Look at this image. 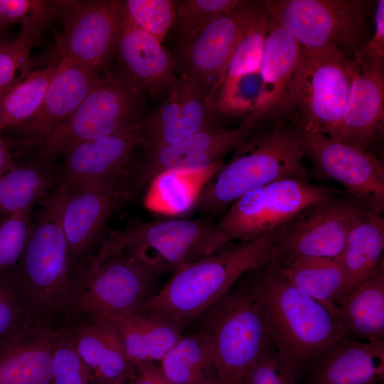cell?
Here are the masks:
<instances>
[{
  "instance_id": "6da1fadb",
  "label": "cell",
  "mask_w": 384,
  "mask_h": 384,
  "mask_svg": "<svg viewBox=\"0 0 384 384\" xmlns=\"http://www.w3.org/2000/svg\"><path fill=\"white\" fill-rule=\"evenodd\" d=\"M64 188L58 184L33 220L17 264L6 272L23 310L25 327L57 330L63 325L71 265L62 225Z\"/></svg>"
},
{
  "instance_id": "7a4b0ae2",
  "label": "cell",
  "mask_w": 384,
  "mask_h": 384,
  "mask_svg": "<svg viewBox=\"0 0 384 384\" xmlns=\"http://www.w3.org/2000/svg\"><path fill=\"white\" fill-rule=\"evenodd\" d=\"M271 342L297 378L346 336L336 304L314 299L284 279L273 264L251 272Z\"/></svg>"
},
{
  "instance_id": "3957f363",
  "label": "cell",
  "mask_w": 384,
  "mask_h": 384,
  "mask_svg": "<svg viewBox=\"0 0 384 384\" xmlns=\"http://www.w3.org/2000/svg\"><path fill=\"white\" fill-rule=\"evenodd\" d=\"M275 261L274 232L222 249L176 270L142 309L171 318L185 329L244 274Z\"/></svg>"
},
{
  "instance_id": "277c9868",
  "label": "cell",
  "mask_w": 384,
  "mask_h": 384,
  "mask_svg": "<svg viewBox=\"0 0 384 384\" xmlns=\"http://www.w3.org/2000/svg\"><path fill=\"white\" fill-rule=\"evenodd\" d=\"M304 151L297 128L280 125L252 134L235 150L202 186L191 209L216 215L247 193L284 178L308 179Z\"/></svg>"
},
{
  "instance_id": "5b68a950",
  "label": "cell",
  "mask_w": 384,
  "mask_h": 384,
  "mask_svg": "<svg viewBox=\"0 0 384 384\" xmlns=\"http://www.w3.org/2000/svg\"><path fill=\"white\" fill-rule=\"evenodd\" d=\"M247 277H240L196 319L223 384H240L249 368L273 346L251 272Z\"/></svg>"
},
{
  "instance_id": "8992f818",
  "label": "cell",
  "mask_w": 384,
  "mask_h": 384,
  "mask_svg": "<svg viewBox=\"0 0 384 384\" xmlns=\"http://www.w3.org/2000/svg\"><path fill=\"white\" fill-rule=\"evenodd\" d=\"M159 277L125 252L94 265L82 260L71 272L62 326L88 319L116 323L154 295Z\"/></svg>"
},
{
  "instance_id": "52a82bcc",
  "label": "cell",
  "mask_w": 384,
  "mask_h": 384,
  "mask_svg": "<svg viewBox=\"0 0 384 384\" xmlns=\"http://www.w3.org/2000/svg\"><path fill=\"white\" fill-rule=\"evenodd\" d=\"M228 242L218 224L209 219L162 218L110 231L86 261L94 265L125 252L160 276L217 252Z\"/></svg>"
},
{
  "instance_id": "ba28073f",
  "label": "cell",
  "mask_w": 384,
  "mask_h": 384,
  "mask_svg": "<svg viewBox=\"0 0 384 384\" xmlns=\"http://www.w3.org/2000/svg\"><path fill=\"white\" fill-rule=\"evenodd\" d=\"M146 93L122 66L100 75L75 112L55 127L39 146L50 161L71 146L119 133L146 116Z\"/></svg>"
},
{
  "instance_id": "9c48e42d",
  "label": "cell",
  "mask_w": 384,
  "mask_h": 384,
  "mask_svg": "<svg viewBox=\"0 0 384 384\" xmlns=\"http://www.w3.org/2000/svg\"><path fill=\"white\" fill-rule=\"evenodd\" d=\"M356 65L341 50L302 48L294 76L289 112L294 110L301 133L339 139L344 109Z\"/></svg>"
},
{
  "instance_id": "30bf717a",
  "label": "cell",
  "mask_w": 384,
  "mask_h": 384,
  "mask_svg": "<svg viewBox=\"0 0 384 384\" xmlns=\"http://www.w3.org/2000/svg\"><path fill=\"white\" fill-rule=\"evenodd\" d=\"M261 3L304 50L334 48L354 56L366 43L368 1L267 0Z\"/></svg>"
},
{
  "instance_id": "8fae6325",
  "label": "cell",
  "mask_w": 384,
  "mask_h": 384,
  "mask_svg": "<svg viewBox=\"0 0 384 384\" xmlns=\"http://www.w3.org/2000/svg\"><path fill=\"white\" fill-rule=\"evenodd\" d=\"M333 197V188L307 179H280L238 198L218 225L229 242H247L276 231L308 207Z\"/></svg>"
},
{
  "instance_id": "7c38bea8",
  "label": "cell",
  "mask_w": 384,
  "mask_h": 384,
  "mask_svg": "<svg viewBox=\"0 0 384 384\" xmlns=\"http://www.w3.org/2000/svg\"><path fill=\"white\" fill-rule=\"evenodd\" d=\"M369 210L353 198L333 197L308 207L274 232V264L299 257H339L352 228Z\"/></svg>"
},
{
  "instance_id": "4fadbf2b",
  "label": "cell",
  "mask_w": 384,
  "mask_h": 384,
  "mask_svg": "<svg viewBox=\"0 0 384 384\" xmlns=\"http://www.w3.org/2000/svg\"><path fill=\"white\" fill-rule=\"evenodd\" d=\"M258 6L257 1H240L196 36L181 38L174 60L178 77L189 80L213 101L233 50Z\"/></svg>"
},
{
  "instance_id": "5bb4252c",
  "label": "cell",
  "mask_w": 384,
  "mask_h": 384,
  "mask_svg": "<svg viewBox=\"0 0 384 384\" xmlns=\"http://www.w3.org/2000/svg\"><path fill=\"white\" fill-rule=\"evenodd\" d=\"M120 1H54L62 31L55 36L58 58L86 64L98 72L115 54Z\"/></svg>"
},
{
  "instance_id": "9a60e30c",
  "label": "cell",
  "mask_w": 384,
  "mask_h": 384,
  "mask_svg": "<svg viewBox=\"0 0 384 384\" xmlns=\"http://www.w3.org/2000/svg\"><path fill=\"white\" fill-rule=\"evenodd\" d=\"M257 125L246 117L235 128L209 127L176 143L144 151L132 175L134 193L162 173L198 172L223 162L228 153L254 134Z\"/></svg>"
},
{
  "instance_id": "2e32d148",
  "label": "cell",
  "mask_w": 384,
  "mask_h": 384,
  "mask_svg": "<svg viewBox=\"0 0 384 384\" xmlns=\"http://www.w3.org/2000/svg\"><path fill=\"white\" fill-rule=\"evenodd\" d=\"M299 133L304 156L318 173L339 183L368 208L382 213L384 170L372 152L322 134Z\"/></svg>"
},
{
  "instance_id": "e0dca14e",
  "label": "cell",
  "mask_w": 384,
  "mask_h": 384,
  "mask_svg": "<svg viewBox=\"0 0 384 384\" xmlns=\"http://www.w3.org/2000/svg\"><path fill=\"white\" fill-rule=\"evenodd\" d=\"M134 194L130 183L124 180L88 181L65 189L62 225L71 272L91 255L111 215Z\"/></svg>"
},
{
  "instance_id": "ac0fdd59",
  "label": "cell",
  "mask_w": 384,
  "mask_h": 384,
  "mask_svg": "<svg viewBox=\"0 0 384 384\" xmlns=\"http://www.w3.org/2000/svg\"><path fill=\"white\" fill-rule=\"evenodd\" d=\"M217 113L213 101L183 77L156 110L137 124L144 151L180 142L209 127H215Z\"/></svg>"
},
{
  "instance_id": "d6986e66",
  "label": "cell",
  "mask_w": 384,
  "mask_h": 384,
  "mask_svg": "<svg viewBox=\"0 0 384 384\" xmlns=\"http://www.w3.org/2000/svg\"><path fill=\"white\" fill-rule=\"evenodd\" d=\"M142 138L137 125L111 135L77 144L63 154L65 164L59 184L68 189L94 181L124 180L132 185Z\"/></svg>"
},
{
  "instance_id": "ffe728a7",
  "label": "cell",
  "mask_w": 384,
  "mask_h": 384,
  "mask_svg": "<svg viewBox=\"0 0 384 384\" xmlns=\"http://www.w3.org/2000/svg\"><path fill=\"white\" fill-rule=\"evenodd\" d=\"M59 59L38 111L16 129L26 145L39 147L52 130L75 112L100 76L86 64Z\"/></svg>"
},
{
  "instance_id": "44dd1931",
  "label": "cell",
  "mask_w": 384,
  "mask_h": 384,
  "mask_svg": "<svg viewBox=\"0 0 384 384\" xmlns=\"http://www.w3.org/2000/svg\"><path fill=\"white\" fill-rule=\"evenodd\" d=\"M115 54L151 98L163 101L178 82L174 60L158 40L132 21L123 1L119 4Z\"/></svg>"
},
{
  "instance_id": "7402d4cb",
  "label": "cell",
  "mask_w": 384,
  "mask_h": 384,
  "mask_svg": "<svg viewBox=\"0 0 384 384\" xmlns=\"http://www.w3.org/2000/svg\"><path fill=\"white\" fill-rule=\"evenodd\" d=\"M301 55L297 40L271 16L260 69L261 95L255 109L247 114L254 120L260 123L289 112L292 82Z\"/></svg>"
},
{
  "instance_id": "603a6c76",
  "label": "cell",
  "mask_w": 384,
  "mask_h": 384,
  "mask_svg": "<svg viewBox=\"0 0 384 384\" xmlns=\"http://www.w3.org/2000/svg\"><path fill=\"white\" fill-rule=\"evenodd\" d=\"M342 119L339 139L370 151L383 134L384 66L357 63Z\"/></svg>"
},
{
  "instance_id": "cb8c5ba5",
  "label": "cell",
  "mask_w": 384,
  "mask_h": 384,
  "mask_svg": "<svg viewBox=\"0 0 384 384\" xmlns=\"http://www.w3.org/2000/svg\"><path fill=\"white\" fill-rule=\"evenodd\" d=\"M57 330L23 328L0 341V384H52Z\"/></svg>"
},
{
  "instance_id": "d4e9b609",
  "label": "cell",
  "mask_w": 384,
  "mask_h": 384,
  "mask_svg": "<svg viewBox=\"0 0 384 384\" xmlns=\"http://www.w3.org/2000/svg\"><path fill=\"white\" fill-rule=\"evenodd\" d=\"M384 378V341L346 336L312 367L306 384H377Z\"/></svg>"
},
{
  "instance_id": "484cf974",
  "label": "cell",
  "mask_w": 384,
  "mask_h": 384,
  "mask_svg": "<svg viewBox=\"0 0 384 384\" xmlns=\"http://www.w3.org/2000/svg\"><path fill=\"white\" fill-rule=\"evenodd\" d=\"M75 348L98 380L128 377L132 370L115 322L81 319L64 326Z\"/></svg>"
},
{
  "instance_id": "4316f807",
  "label": "cell",
  "mask_w": 384,
  "mask_h": 384,
  "mask_svg": "<svg viewBox=\"0 0 384 384\" xmlns=\"http://www.w3.org/2000/svg\"><path fill=\"white\" fill-rule=\"evenodd\" d=\"M116 324L130 363H159L184 329L175 320L142 308L120 318Z\"/></svg>"
},
{
  "instance_id": "83f0119b",
  "label": "cell",
  "mask_w": 384,
  "mask_h": 384,
  "mask_svg": "<svg viewBox=\"0 0 384 384\" xmlns=\"http://www.w3.org/2000/svg\"><path fill=\"white\" fill-rule=\"evenodd\" d=\"M383 250L384 220L381 213L369 210L352 228L339 257L346 277L343 296L383 267Z\"/></svg>"
},
{
  "instance_id": "f1b7e54d",
  "label": "cell",
  "mask_w": 384,
  "mask_h": 384,
  "mask_svg": "<svg viewBox=\"0 0 384 384\" xmlns=\"http://www.w3.org/2000/svg\"><path fill=\"white\" fill-rule=\"evenodd\" d=\"M344 332L365 341H383L384 336L383 267L335 304Z\"/></svg>"
},
{
  "instance_id": "f546056e",
  "label": "cell",
  "mask_w": 384,
  "mask_h": 384,
  "mask_svg": "<svg viewBox=\"0 0 384 384\" xmlns=\"http://www.w3.org/2000/svg\"><path fill=\"white\" fill-rule=\"evenodd\" d=\"M273 265L294 287L314 299L335 304L343 295L346 277L339 257H299Z\"/></svg>"
},
{
  "instance_id": "4dcf8cb0",
  "label": "cell",
  "mask_w": 384,
  "mask_h": 384,
  "mask_svg": "<svg viewBox=\"0 0 384 384\" xmlns=\"http://www.w3.org/2000/svg\"><path fill=\"white\" fill-rule=\"evenodd\" d=\"M59 181L60 176L47 160L16 166L4 174L0 177V222L15 213L31 208Z\"/></svg>"
},
{
  "instance_id": "1f68e13d",
  "label": "cell",
  "mask_w": 384,
  "mask_h": 384,
  "mask_svg": "<svg viewBox=\"0 0 384 384\" xmlns=\"http://www.w3.org/2000/svg\"><path fill=\"white\" fill-rule=\"evenodd\" d=\"M222 162L198 172L168 171L154 178L148 186L146 206L154 211L181 215L190 212L208 178Z\"/></svg>"
},
{
  "instance_id": "d6a6232c",
  "label": "cell",
  "mask_w": 384,
  "mask_h": 384,
  "mask_svg": "<svg viewBox=\"0 0 384 384\" xmlns=\"http://www.w3.org/2000/svg\"><path fill=\"white\" fill-rule=\"evenodd\" d=\"M159 364L175 384H197L216 370L210 346L198 330L183 334Z\"/></svg>"
},
{
  "instance_id": "836d02e7",
  "label": "cell",
  "mask_w": 384,
  "mask_h": 384,
  "mask_svg": "<svg viewBox=\"0 0 384 384\" xmlns=\"http://www.w3.org/2000/svg\"><path fill=\"white\" fill-rule=\"evenodd\" d=\"M59 60L57 57L46 68L31 72L0 95L1 132L6 129H17L36 114Z\"/></svg>"
},
{
  "instance_id": "e575fe53",
  "label": "cell",
  "mask_w": 384,
  "mask_h": 384,
  "mask_svg": "<svg viewBox=\"0 0 384 384\" xmlns=\"http://www.w3.org/2000/svg\"><path fill=\"white\" fill-rule=\"evenodd\" d=\"M270 18V14L259 1L253 18L233 50L223 80L260 72Z\"/></svg>"
},
{
  "instance_id": "d590c367",
  "label": "cell",
  "mask_w": 384,
  "mask_h": 384,
  "mask_svg": "<svg viewBox=\"0 0 384 384\" xmlns=\"http://www.w3.org/2000/svg\"><path fill=\"white\" fill-rule=\"evenodd\" d=\"M43 28L39 24L23 23L18 38L0 48V91L12 87L31 73L30 54Z\"/></svg>"
},
{
  "instance_id": "8d00e7d4",
  "label": "cell",
  "mask_w": 384,
  "mask_h": 384,
  "mask_svg": "<svg viewBox=\"0 0 384 384\" xmlns=\"http://www.w3.org/2000/svg\"><path fill=\"white\" fill-rule=\"evenodd\" d=\"M52 384H98V380L78 353L69 330L57 329L52 358Z\"/></svg>"
},
{
  "instance_id": "74e56055",
  "label": "cell",
  "mask_w": 384,
  "mask_h": 384,
  "mask_svg": "<svg viewBox=\"0 0 384 384\" xmlns=\"http://www.w3.org/2000/svg\"><path fill=\"white\" fill-rule=\"evenodd\" d=\"M261 90L260 72L225 80L213 97V106L216 113L248 114L255 109Z\"/></svg>"
},
{
  "instance_id": "f35d334b",
  "label": "cell",
  "mask_w": 384,
  "mask_h": 384,
  "mask_svg": "<svg viewBox=\"0 0 384 384\" xmlns=\"http://www.w3.org/2000/svg\"><path fill=\"white\" fill-rule=\"evenodd\" d=\"M239 0L177 1L172 26L181 38H192L200 33L211 21L230 11Z\"/></svg>"
},
{
  "instance_id": "ab89813d",
  "label": "cell",
  "mask_w": 384,
  "mask_h": 384,
  "mask_svg": "<svg viewBox=\"0 0 384 384\" xmlns=\"http://www.w3.org/2000/svg\"><path fill=\"white\" fill-rule=\"evenodd\" d=\"M123 3L132 21L161 43L174 25L177 1L126 0Z\"/></svg>"
},
{
  "instance_id": "60d3db41",
  "label": "cell",
  "mask_w": 384,
  "mask_h": 384,
  "mask_svg": "<svg viewBox=\"0 0 384 384\" xmlns=\"http://www.w3.org/2000/svg\"><path fill=\"white\" fill-rule=\"evenodd\" d=\"M31 208L15 213L0 223V270L15 266L20 260L32 228Z\"/></svg>"
},
{
  "instance_id": "b9f144b4",
  "label": "cell",
  "mask_w": 384,
  "mask_h": 384,
  "mask_svg": "<svg viewBox=\"0 0 384 384\" xmlns=\"http://www.w3.org/2000/svg\"><path fill=\"white\" fill-rule=\"evenodd\" d=\"M56 17L54 1L0 0V26L21 22L46 26Z\"/></svg>"
},
{
  "instance_id": "7bdbcfd3",
  "label": "cell",
  "mask_w": 384,
  "mask_h": 384,
  "mask_svg": "<svg viewBox=\"0 0 384 384\" xmlns=\"http://www.w3.org/2000/svg\"><path fill=\"white\" fill-rule=\"evenodd\" d=\"M297 378L272 346L249 368L240 384H297Z\"/></svg>"
},
{
  "instance_id": "ee69618b",
  "label": "cell",
  "mask_w": 384,
  "mask_h": 384,
  "mask_svg": "<svg viewBox=\"0 0 384 384\" xmlns=\"http://www.w3.org/2000/svg\"><path fill=\"white\" fill-rule=\"evenodd\" d=\"M25 328L22 308L6 270H0V341Z\"/></svg>"
},
{
  "instance_id": "f6af8a7d",
  "label": "cell",
  "mask_w": 384,
  "mask_h": 384,
  "mask_svg": "<svg viewBox=\"0 0 384 384\" xmlns=\"http://www.w3.org/2000/svg\"><path fill=\"white\" fill-rule=\"evenodd\" d=\"M374 31L372 37L366 41L353 56L357 63L369 62L382 65L384 63V1L376 3L374 15Z\"/></svg>"
},
{
  "instance_id": "bcb514c9",
  "label": "cell",
  "mask_w": 384,
  "mask_h": 384,
  "mask_svg": "<svg viewBox=\"0 0 384 384\" xmlns=\"http://www.w3.org/2000/svg\"><path fill=\"white\" fill-rule=\"evenodd\" d=\"M131 364L129 384H175L165 375L157 363L137 362Z\"/></svg>"
},
{
  "instance_id": "7dc6e473",
  "label": "cell",
  "mask_w": 384,
  "mask_h": 384,
  "mask_svg": "<svg viewBox=\"0 0 384 384\" xmlns=\"http://www.w3.org/2000/svg\"><path fill=\"white\" fill-rule=\"evenodd\" d=\"M16 166L9 149V144L0 131V177Z\"/></svg>"
},
{
  "instance_id": "c3c4849f",
  "label": "cell",
  "mask_w": 384,
  "mask_h": 384,
  "mask_svg": "<svg viewBox=\"0 0 384 384\" xmlns=\"http://www.w3.org/2000/svg\"><path fill=\"white\" fill-rule=\"evenodd\" d=\"M197 384H223L218 375L216 370L210 373L204 378H203Z\"/></svg>"
},
{
  "instance_id": "681fc988",
  "label": "cell",
  "mask_w": 384,
  "mask_h": 384,
  "mask_svg": "<svg viewBox=\"0 0 384 384\" xmlns=\"http://www.w3.org/2000/svg\"><path fill=\"white\" fill-rule=\"evenodd\" d=\"M128 377H121L108 380H98V384H129Z\"/></svg>"
},
{
  "instance_id": "f907efd6",
  "label": "cell",
  "mask_w": 384,
  "mask_h": 384,
  "mask_svg": "<svg viewBox=\"0 0 384 384\" xmlns=\"http://www.w3.org/2000/svg\"><path fill=\"white\" fill-rule=\"evenodd\" d=\"M14 87V86H13ZM9 88V89H11ZM9 89H7V90H2V91H0V95L4 94L5 92H6Z\"/></svg>"
},
{
  "instance_id": "816d5d0a",
  "label": "cell",
  "mask_w": 384,
  "mask_h": 384,
  "mask_svg": "<svg viewBox=\"0 0 384 384\" xmlns=\"http://www.w3.org/2000/svg\"><path fill=\"white\" fill-rule=\"evenodd\" d=\"M6 43H3L1 40H0V48L1 46H3L4 45H5Z\"/></svg>"
},
{
  "instance_id": "f5cc1de1",
  "label": "cell",
  "mask_w": 384,
  "mask_h": 384,
  "mask_svg": "<svg viewBox=\"0 0 384 384\" xmlns=\"http://www.w3.org/2000/svg\"><path fill=\"white\" fill-rule=\"evenodd\" d=\"M1 27H2V26H0V30H1Z\"/></svg>"
}]
</instances>
